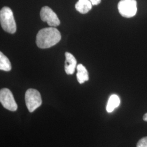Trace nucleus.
Returning <instances> with one entry per match:
<instances>
[{"instance_id": "f8f14e48", "label": "nucleus", "mask_w": 147, "mask_h": 147, "mask_svg": "<svg viewBox=\"0 0 147 147\" xmlns=\"http://www.w3.org/2000/svg\"><path fill=\"white\" fill-rule=\"evenodd\" d=\"M137 147H147V137L140 139L137 143Z\"/></svg>"}, {"instance_id": "39448f33", "label": "nucleus", "mask_w": 147, "mask_h": 147, "mask_svg": "<svg viewBox=\"0 0 147 147\" xmlns=\"http://www.w3.org/2000/svg\"><path fill=\"white\" fill-rule=\"evenodd\" d=\"M0 101L1 104L7 110L14 112L18 109V105L14 96L11 90L8 88L1 89Z\"/></svg>"}, {"instance_id": "f257e3e1", "label": "nucleus", "mask_w": 147, "mask_h": 147, "mask_svg": "<svg viewBox=\"0 0 147 147\" xmlns=\"http://www.w3.org/2000/svg\"><path fill=\"white\" fill-rule=\"evenodd\" d=\"M61 39V33L53 27L44 28L37 33L36 44L40 49H47L57 44Z\"/></svg>"}, {"instance_id": "4468645a", "label": "nucleus", "mask_w": 147, "mask_h": 147, "mask_svg": "<svg viewBox=\"0 0 147 147\" xmlns=\"http://www.w3.org/2000/svg\"><path fill=\"white\" fill-rule=\"evenodd\" d=\"M143 121H147V113H146L143 117Z\"/></svg>"}, {"instance_id": "0eeeda50", "label": "nucleus", "mask_w": 147, "mask_h": 147, "mask_svg": "<svg viewBox=\"0 0 147 147\" xmlns=\"http://www.w3.org/2000/svg\"><path fill=\"white\" fill-rule=\"evenodd\" d=\"M65 61L64 65V70L67 74L72 75L74 73L75 69L76 67L77 61L73 55L68 53H65Z\"/></svg>"}, {"instance_id": "20e7f679", "label": "nucleus", "mask_w": 147, "mask_h": 147, "mask_svg": "<svg viewBox=\"0 0 147 147\" xmlns=\"http://www.w3.org/2000/svg\"><path fill=\"white\" fill-rule=\"evenodd\" d=\"M118 9L121 16L130 18L136 15L137 8L136 0H121L118 4Z\"/></svg>"}, {"instance_id": "423d86ee", "label": "nucleus", "mask_w": 147, "mask_h": 147, "mask_svg": "<svg viewBox=\"0 0 147 147\" xmlns=\"http://www.w3.org/2000/svg\"><path fill=\"white\" fill-rule=\"evenodd\" d=\"M40 16L42 20L47 22L50 27H55L60 25V21L57 14L47 6L42 7L40 11Z\"/></svg>"}, {"instance_id": "1a4fd4ad", "label": "nucleus", "mask_w": 147, "mask_h": 147, "mask_svg": "<svg viewBox=\"0 0 147 147\" xmlns=\"http://www.w3.org/2000/svg\"><path fill=\"white\" fill-rule=\"evenodd\" d=\"M77 79L80 84H84L85 81L89 80L88 71L82 64H79L77 66Z\"/></svg>"}, {"instance_id": "7ed1b4c3", "label": "nucleus", "mask_w": 147, "mask_h": 147, "mask_svg": "<svg viewBox=\"0 0 147 147\" xmlns=\"http://www.w3.org/2000/svg\"><path fill=\"white\" fill-rule=\"evenodd\" d=\"M25 102L28 110L33 112L42 104L41 95L36 89H27L25 93Z\"/></svg>"}, {"instance_id": "9b49d317", "label": "nucleus", "mask_w": 147, "mask_h": 147, "mask_svg": "<svg viewBox=\"0 0 147 147\" xmlns=\"http://www.w3.org/2000/svg\"><path fill=\"white\" fill-rule=\"evenodd\" d=\"M0 69L5 71H9L11 69V62L2 52L0 53Z\"/></svg>"}, {"instance_id": "6e6552de", "label": "nucleus", "mask_w": 147, "mask_h": 147, "mask_svg": "<svg viewBox=\"0 0 147 147\" xmlns=\"http://www.w3.org/2000/svg\"><path fill=\"white\" fill-rule=\"evenodd\" d=\"M92 5L89 0H79L75 5V8L80 13L84 14L90 11Z\"/></svg>"}, {"instance_id": "f03ea898", "label": "nucleus", "mask_w": 147, "mask_h": 147, "mask_svg": "<svg viewBox=\"0 0 147 147\" xmlns=\"http://www.w3.org/2000/svg\"><path fill=\"white\" fill-rule=\"evenodd\" d=\"M1 25L5 31L13 34L16 31V25L13 13L8 7H3L0 11Z\"/></svg>"}, {"instance_id": "ddd939ff", "label": "nucleus", "mask_w": 147, "mask_h": 147, "mask_svg": "<svg viewBox=\"0 0 147 147\" xmlns=\"http://www.w3.org/2000/svg\"><path fill=\"white\" fill-rule=\"evenodd\" d=\"M89 1L91 2L93 5H98L101 2V0H89Z\"/></svg>"}, {"instance_id": "9d476101", "label": "nucleus", "mask_w": 147, "mask_h": 147, "mask_svg": "<svg viewBox=\"0 0 147 147\" xmlns=\"http://www.w3.org/2000/svg\"><path fill=\"white\" fill-rule=\"evenodd\" d=\"M121 100L119 97L117 95H112L108 101L106 106V111L109 113L113 112L116 108L119 106Z\"/></svg>"}]
</instances>
